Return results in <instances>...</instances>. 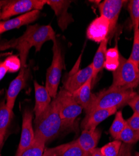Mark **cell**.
I'll use <instances>...</instances> for the list:
<instances>
[{
	"label": "cell",
	"instance_id": "cell-1",
	"mask_svg": "<svg viewBox=\"0 0 139 156\" xmlns=\"http://www.w3.org/2000/svg\"><path fill=\"white\" fill-rule=\"evenodd\" d=\"M55 39V32L51 25L36 24L28 26L23 35L11 40L13 48L16 49L19 52L21 68L27 67V60L32 47L35 48L36 52H39L46 41H53Z\"/></svg>",
	"mask_w": 139,
	"mask_h": 156
},
{
	"label": "cell",
	"instance_id": "cell-2",
	"mask_svg": "<svg viewBox=\"0 0 139 156\" xmlns=\"http://www.w3.org/2000/svg\"><path fill=\"white\" fill-rule=\"evenodd\" d=\"M35 139H40L46 143L54 139L62 129L61 121L55 99L48 108L35 119Z\"/></svg>",
	"mask_w": 139,
	"mask_h": 156
},
{
	"label": "cell",
	"instance_id": "cell-3",
	"mask_svg": "<svg viewBox=\"0 0 139 156\" xmlns=\"http://www.w3.org/2000/svg\"><path fill=\"white\" fill-rule=\"evenodd\" d=\"M136 93L134 89H122L109 87L96 94H93L90 105L86 114L98 109H117L127 105L128 101Z\"/></svg>",
	"mask_w": 139,
	"mask_h": 156
},
{
	"label": "cell",
	"instance_id": "cell-4",
	"mask_svg": "<svg viewBox=\"0 0 139 156\" xmlns=\"http://www.w3.org/2000/svg\"><path fill=\"white\" fill-rule=\"evenodd\" d=\"M53 99L58 106L62 129L74 127L76 119L82 114L83 108L75 101L72 93L62 87Z\"/></svg>",
	"mask_w": 139,
	"mask_h": 156
},
{
	"label": "cell",
	"instance_id": "cell-5",
	"mask_svg": "<svg viewBox=\"0 0 139 156\" xmlns=\"http://www.w3.org/2000/svg\"><path fill=\"white\" fill-rule=\"evenodd\" d=\"M139 86V66L129 59L120 56V64L113 72V81L110 87L122 89H134Z\"/></svg>",
	"mask_w": 139,
	"mask_h": 156
},
{
	"label": "cell",
	"instance_id": "cell-6",
	"mask_svg": "<svg viewBox=\"0 0 139 156\" xmlns=\"http://www.w3.org/2000/svg\"><path fill=\"white\" fill-rule=\"evenodd\" d=\"M53 42V59L46 71L45 87L51 98L55 99L58 94V89L65 62L60 43L57 39Z\"/></svg>",
	"mask_w": 139,
	"mask_h": 156
},
{
	"label": "cell",
	"instance_id": "cell-7",
	"mask_svg": "<svg viewBox=\"0 0 139 156\" xmlns=\"http://www.w3.org/2000/svg\"><path fill=\"white\" fill-rule=\"evenodd\" d=\"M47 0H10L3 6L2 20H8L13 16L24 14L33 10H41Z\"/></svg>",
	"mask_w": 139,
	"mask_h": 156
},
{
	"label": "cell",
	"instance_id": "cell-8",
	"mask_svg": "<svg viewBox=\"0 0 139 156\" xmlns=\"http://www.w3.org/2000/svg\"><path fill=\"white\" fill-rule=\"evenodd\" d=\"M125 2L123 0H105L98 5L100 16L106 18L110 22V33L108 38L112 37L116 28L121 9Z\"/></svg>",
	"mask_w": 139,
	"mask_h": 156
},
{
	"label": "cell",
	"instance_id": "cell-9",
	"mask_svg": "<svg viewBox=\"0 0 139 156\" xmlns=\"http://www.w3.org/2000/svg\"><path fill=\"white\" fill-rule=\"evenodd\" d=\"M92 74L93 66L92 63L85 68L82 69H79L78 67L74 66L67 76L63 88L73 93L92 77Z\"/></svg>",
	"mask_w": 139,
	"mask_h": 156
},
{
	"label": "cell",
	"instance_id": "cell-10",
	"mask_svg": "<svg viewBox=\"0 0 139 156\" xmlns=\"http://www.w3.org/2000/svg\"><path fill=\"white\" fill-rule=\"evenodd\" d=\"M33 112L29 108L24 110L23 114V122L21 135L20 144L16 155L31 146L35 141V132L33 126Z\"/></svg>",
	"mask_w": 139,
	"mask_h": 156
},
{
	"label": "cell",
	"instance_id": "cell-11",
	"mask_svg": "<svg viewBox=\"0 0 139 156\" xmlns=\"http://www.w3.org/2000/svg\"><path fill=\"white\" fill-rule=\"evenodd\" d=\"M110 27L109 21L106 18L100 16L95 18L88 26L86 36L91 41L100 43L108 38Z\"/></svg>",
	"mask_w": 139,
	"mask_h": 156
},
{
	"label": "cell",
	"instance_id": "cell-12",
	"mask_svg": "<svg viewBox=\"0 0 139 156\" xmlns=\"http://www.w3.org/2000/svg\"><path fill=\"white\" fill-rule=\"evenodd\" d=\"M71 3V1L67 0H47L46 4L54 11L57 18L58 27L63 31L74 21L72 15L68 12Z\"/></svg>",
	"mask_w": 139,
	"mask_h": 156
},
{
	"label": "cell",
	"instance_id": "cell-13",
	"mask_svg": "<svg viewBox=\"0 0 139 156\" xmlns=\"http://www.w3.org/2000/svg\"><path fill=\"white\" fill-rule=\"evenodd\" d=\"M28 74L29 72L27 68H21L18 76L11 81L9 86L6 93V104L11 111L13 110L16 98L26 84Z\"/></svg>",
	"mask_w": 139,
	"mask_h": 156
},
{
	"label": "cell",
	"instance_id": "cell-14",
	"mask_svg": "<svg viewBox=\"0 0 139 156\" xmlns=\"http://www.w3.org/2000/svg\"><path fill=\"white\" fill-rule=\"evenodd\" d=\"M40 10H33L18 17L0 21V34L9 30L19 28L22 26L27 25L35 21L39 18Z\"/></svg>",
	"mask_w": 139,
	"mask_h": 156
},
{
	"label": "cell",
	"instance_id": "cell-15",
	"mask_svg": "<svg viewBox=\"0 0 139 156\" xmlns=\"http://www.w3.org/2000/svg\"><path fill=\"white\" fill-rule=\"evenodd\" d=\"M117 112V108L95 109L86 114L85 118L81 123V128L83 130L95 129L99 124Z\"/></svg>",
	"mask_w": 139,
	"mask_h": 156
},
{
	"label": "cell",
	"instance_id": "cell-16",
	"mask_svg": "<svg viewBox=\"0 0 139 156\" xmlns=\"http://www.w3.org/2000/svg\"><path fill=\"white\" fill-rule=\"evenodd\" d=\"M100 137L101 131L97 128L83 130L80 136L75 140V142L84 151L92 152L97 148Z\"/></svg>",
	"mask_w": 139,
	"mask_h": 156
},
{
	"label": "cell",
	"instance_id": "cell-17",
	"mask_svg": "<svg viewBox=\"0 0 139 156\" xmlns=\"http://www.w3.org/2000/svg\"><path fill=\"white\" fill-rule=\"evenodd\" d=\"M34 87L35 96L34 113L36 118L48 108L52 101L51 96L45 86L40 85L36 81H35Z\"/></svg>",
	"mask_w": 139,
	"mask_h": 156
},
{
	"label": "cell",
	"instance_id": "cell-18",
	"mask_svg": "<svg viewBox=\"0 0 139 156\" xmlns=\"http://www.w3.org/2000/svg\"><path fill=\"white\" fill-rule=\"evenodd\" d=\"M93 79L91 77L82 86L72 93L75 101L82 106L85 112L87 111L92 101L93 93H92Z\"/></svg>",
	"mask_w": 139,
	"mask_h": 156
},
{
	"label": "cell",
	"instance_id": "cell-19",
	"mask_svg": "<svg viewBox=\"0 0 139 156\" xmlns=\"http://www.w3.org/2000/svg\"><path fill=\"white\" fill-rule=\"evenodd\" d=\"M108 40V38H106L105 40H104L102 42H101L100 43V46L95 55L93 62H92L93 66V83L96 80L98 74L104 68V64L105 61V54L107 50V44Z\"/></svg>",
	"mask_w": 139,
	"mask_h": 156
},
{
	"label": "cell",
	"instance_id": "cell-20",
	"mask_svg": "<svg viewBox=\"0 0 139 156\" xmlns=\"http://www.w3.org/2000/svg\"><path fill=\"white\" fill-rule=\"evenodd\" d=\"M13 115V111L7 107L6 102H2L0 104V135L5 136Z\"/></svg>",
	"mask_w": 139,
	"mask_h": 156
},
{
	"label": "cell",
	"instance_id": "cell-21",
	"mask_svg": "<svg viewBox=\"0 0 139 156\" xmlns=\"http://www.w3.org/2000/svg\"><path fill=\"white\" fill-rule=\"evenodd\" d=\"M119 51L117 46L107 50L104 68L108 71L114 72L119 68L120 64Z\"/></svg>",
	"mask_w": 139,
	"mask_h": 156
},
{
	"label": "cell",
	"instance_id": "cell-22",
	"mask_svg": "<svg viewBox=\"0 0 139 156\" xmlns=\"http://www.w3.org/2000/svg\"><path fill=\"white\" fill-rule=\"evenodd\" d=\"M127 125V121L124 119L122 111H117L115 113V119L109 129L111 136L116 140Z\"/></svg>",
	"mask_w": 139,
	"mask_h": 156
},
{
	"label": "cell",
	"instance_id": "cell-23",
	"mask_svg": "<svg viewBox=\"0 0 139 156\" xmlns=\"http://www.w3.org/2000/svg\"><path fill=\"white\" fill-rule=\"evenodd\" d=\"M46 142L40 139H35L33 144L16 156H43Z\"/></svg>",
	"mask_w": 139,
	"mask_h": 156
},
{
	"label": "cell",
	"instance_id": "cell-24",
	"mask_svg": "<svg viewBox=\"0 0 139 156\" xmlns=\"http://www.w3.org/2000/svg\"><path fill=\"white\" fill-rule=\"evenodd\" d=\"M116 140H119L125 144L134 145L139 141V133L135 131L127 124Z\"/></svg>",
	"mask_w": 139,
	"mask_h": 156
},
{
	"label": "cell",
	"instance_id": "cell-25",
	"mask_svg": "<svg viewBox=\"0 0 139 156\" xmlns=\"http://www.w3.org/2000/svg\"><path fill=\"white\" fill-rule=\"evenodd\" d=\"M122 144V141L115 140L100 148V150L104 156H117L120 152Z\"/></svg>",
	"mask_w": 139,
	"mask_h": 156
},
{
	"label": "cell",
	"instance_id": "cell-26",
	"mask_svg": "<svg viewBox=\"0 0 139 156\" xmlns=\"http://www.w3.org/2000/svg\"><path fill=\"white\" fill-rule=\"evenodd\" d=\"M132 27H139V0H131L127 6Z\"/></svg>",
	"mask_w": 139,
	"mask_h": 156
},
{
	"label": "cell",
	"instance_id": "cell-27",
	"mask_svg": "<svg viewBox=\"0 0 139 156\" xmlns=\"http://www.w3.org/2000/svg\"><path fill=\"white\" fill-rule=\"evenodd\" d=\"M5 66L9 73H16L20 71L21 62L20 58L16 55H13L7 57L3 61Z\"/></svg>",
	"mask_w": 139,
	"mask_h": 156
},
{
	"label": "cell",
	"instance_id": "cell-28",
	"mask_svg": "<svg viewBox=\"0 0 139 156\" xmlns=\"http://www.w3.org/2000/svg\"><path fill=\"white\" fill-rule=\"evenodd\" d=\"M134 43L129 59L139 66V27H135Z\"/></svg>",
	"mask_w": 139,
	"mask_h": 156
},
{
	"label": "cell",
	"instance_id": "cell-29",
	"mask_svg": "<svg viewBox=\"0 0 139 156\" xmlns=\"http://www.w3.org/2000/svg\"><path fill=\"white\" fill-rule=\"evenodd\" d=\"M92 152H86L82 149L76 143L75 140L72 141V144L61 156H92Z\"/></svg>",
	"mask_w": 139,
	"mask_h": 156
},
{
	"label": "cell",
	"instance_id": "cell-30",
	"mask_svg": "<svg viewBox=\"0 0 139 156\" xmlns=\"http://www.w3.org/2000/svg\"><path fill=\"white\" fill-rule=\"evenodd\" d=\"M72 144V141L53 147L45 149L43 156H61Z\"/></svg>",
	"mask_w": 139,
	"mask_h": 156
},
{
	"label": "cell",
	"instance_id": "cell-31",
	"mask_svg": "<svg viewBox=\"0 0 139 156\" xmlns=\"http://www.w3.org/2000/svg\"><path fill=\"white\" fill-rule=\"evenodd\" d=\"M127 105H129L134 113L139 115V91L133 96V97L128 101Z\"/></svg>",
	"mask_w": 139,
	"mask_h": 156
},
{
	"label": "cell",
	"instance_id": "cell-32",
	"mask_svg": "<svg viewBox=\"0 0 139 156\" xmlns=\"http://www.w3.org/2000/svg\"><path fill=\"white\" fill-rule=\"evenodd\" d=\"M128 125L135 131L139 133V115L134 113V114L127 120Z\"/></svg>",
	"mask_w": 139,
	"mask_h": 156
},
{
	"label": "cell",
	"instance_id": "cell-33",
	"mask_svg": "<svg viewBox=\"0 0 139 156\" xmlns=\"http://www.w3.org/2000/svg\"><path fill=\"white\" fill-rule=\"evenodd\" d=\"M133 145L122 142L120 152L117 156H132Z\"/></svg>",
	"mask_w": 139,
	"mask_h": 156
},
{
	"label": "cell",
	"instance_id": "cell-34",
	"mask_svg": "<svg viewBox=\"0 0 139 156\" xmlns=\"http://www.w3.org/2000/svg\"><path fill=\"white\" fill-rule=\"evenodd\" d=\"M9 48H13L11 40L10 41L3 40H2L1 37H0V51H5Z\"/></svg>",
	"mask_w": 139,
	"mask_h": 156
},
{
	"label": "cell",
	"instance_id": "cell-35",
	"mask_svg": "<svg viewBox=\"0 0 139 156\" xmlns=\"http://www.w3.org/2000/svg\"><path fill=\"white\" fill-rule=\"evenodd\" d=\"M8 72V71L6 68V67L5 66L3 62H0V81L3 79Z\"/></svg>",
	"mask_w": 139,
	"mask_h": 156
},
{
	"label": "cell",
	"instance_id": "cell-36",
	"mask_svg": "<svg viewBox=\"0 0 139 156\" xmlns=\"http://www.w3.org/2000/svg\"><path fill=\"white\" fill-rule=\"evenodd\" d=\"M92 156H104V155L102 154V153H101L100 148L97 147L92 151Z\"/></svg>",
	"mask_w": 139,
	"mask_h": 156
},
{
	"label": "cell",
	"instance_id": "cell-37",
	"mask_svg": "<svg viewBox=\"0 0 139 156\" xmlns=\"http://www.w3.org/2000/svg\"><path fill=\"white\" fill-rule=\"evenodd\" d=\"M7 1H0V21L2 20V9L3 6L6 3Z\"/></svg>",
	"mask_w": 139,
	"mask_h": 156
},
{
	"label": "cell",
	"instance_id": "cell-38",
	"mask_svg": "<svg viewBox=\"0 0 139 156\" xmlns=\"http://www.w3.org/2000/svg\"><path fill=\"white\" fill-rule=\"evenodd\" d=\"M4 139H5V136L0 135V150H1L3 144V142H4Z\"/></svg>",
	"mask_w": 139,
	"mask_h": 156
},
{
	"label": "cell",
	"instance_id": "cell-39",
	"mask_svg": "<svg viewBox=\"0 0 139 156\" xmlns=\"http://www.w3.org/2000/svg\"><path fill=\"white\" fill-rule=\"evenodd\" d=\"M134 156H139V152L136 151V152L134 153Z\"/></svg>",
	"mask_w": 139,
	"mask_h": 156
}]
</instances>
